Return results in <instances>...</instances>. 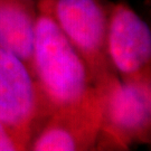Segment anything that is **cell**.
<instances>
[{"instance_id": "cell-1", "label": "cell", "mask_w": 151, "mask_h": 151, "mask_svg": "<svg viewBox=\"0 0 151 151\" xmlns=\"http://www.w3.org/2000/svg\"><path fill=\"white\" fill-rule=\"evenodd\" d=\"M32 75L52 111L82 100L94 87L86 63L53 17L49 0H37Z\"/></svg>"}, {"instance_id": "cell-2", "label": "cell", "mask_w": 151, "mask_h": 151, "mask_svg": "<svg viewBox=\"0 0 151 151\" xmlns=\"http://www.w3.org/2000/svg\"><path fill=\"white\" fill-rule=\"evenodd\" d=\"M102 103L97 146L125 150L147 143L151 131V78L121 80L115 72L95 84Z\"/></svg>"}, {"instance_id": "cell-3", "label": "cell", "mask_w": 151, "mask_h": 151, "mask_svg": "<svg viewBox=\"0 0 151 151\" xmlns=\"http://www.w3.org/2000/svg\"><path fill=\"white\" fill-rule=\"evenodd\" d=\"M52 113L32 70L17 55L0 46V121L28 147Z\"/></svg>"}, {"instance_id": "cell-4", "label": "cell", "mask_w": 151, "mask_h": 151, "mask_svg": "<svg viewBox=\"0 0 151 151\" xmlns=\"http://www.w3.org/2000/svg\"><path fill=\"white\" fill-rule=\"evenodd\" d=\"M53 17L86 63L93 83L114 72L106 50L109 8L100 0H49Z\"/></svg>"}, {"instance_id": "cell-5", "label": "cell", "mask_w": 151, "mask_h": 151, "mask_svg": "<svg viewBox=\"0 0 151 151\" xmlns=\"http://www.w3.org/2000/svg\"><path fill=\"white\" fill-rule=\"evenodd\" d=\"M102 103L96 86L82 100L52 111L28 150L86 151L95 149L101 133Z\"/></svg>"}, {"instance_id": "cell-6", "label": "cell", "mask_w": 151, "mask_h": 151, "mask_svg": "<svg viewBox=\"0 0 151 151\" xmlns=\"http://www.w3.org/2000/svg\"><path fill=\"white\" fill-rule=\"evenodd\" d=\"M106 50L121 80L151 78L150 27L124 2L109 7Z\"/></svg>"}, {"instance_id": "cell-7", "label": "cell", "mask_w": 151, "mask_h": 151, "mask_svg": "<svg viewBox=\"0 0 151 151\" xmlns=\"http://www.w3.org/2000/svg\"><path fill=\"white\" fill-rule=\"evenodd\" d=\"M34 0H0V46L32 70L37 8Z\"/></svg>"}, {"instance_id": "cell-8", "label": "cell", "mask_w": 151, "mask_h": 151, "mask_svg": "<svg viewBox=\"0 0 151 151\" xmlns=\"http://www.w3.org/2000/svg\"><path fill=\"white\" fill-rule=\"evenodd\" d=\"M28 150V145L11 130L7 124L0 121V151Z\"/></svg>"}, {"instance_id": "cell-9", "label": "cell", "mask_w": 151, "mask_h": 151, "mask_svg": "<svg viewBox=\"0 0 151 151\" xmlns=\"http://www.w3.org/2000/svg\"><path fill=\"white\" fill-rule=\"evenodd\" d=\"M34 1H35V0H34Z\"/></svg>"}]
</instances>
